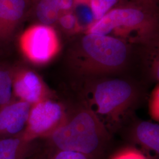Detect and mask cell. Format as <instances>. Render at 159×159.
<instances>
[{"instance_id":"cell-1","label":"cell","mask_w":159,"mask_h":159,"mask_svg":"<svg viewBox=\"0 0 159 159\" xmlns=\"http://www.w3.org/2000/svg\"><path fill=\"white\" fill-rule=\"evenodd\" d=\"M50 136L58 150L79 152L88 158L100 152L103 142L98 121L87 111H82L67 123L61 124Z\"/></svg>"},{"instance_id":"cell-2","label":"cell","mask_w":159,"mask_h":159,"mask_svg":"<svg viewBox=\"0 0 159 159\" xmlns=\"http://www.w3.org/2000/svg\"><path fill=\"white\" fill-rule=\"evenodd\" d=\"M63 107L58 102L44 100L31 106L27 125L22 136L29 142L35 137L50 134L61 125Z\"/></svg>"},{"instance_id":"cell-3","label":"cell","mask_w":159,"mask_h":159,"mask_svg":"<svg viewBox=\"0 0 159 159\" xmlns=\"http://www.w3.org/2000/svg\"><path fill=\"white\" fill-rule=\"evenodd\" d=\"M82 44L89 56L104 66L118 67L127 57L125 44L119 39L107 35L90 33L84 37Z\"/></svg>"},{"instance_id":"cell-4","label":"cell","mask_w":159,"mask_h":159,"mask_svg":"<svg viewBox=\"0 0 159 159\" xmlns=\"http://www.w3.org/2000/svg\"><path fill=\"white\" fill-rule=\"evenodd\" d=\"M132 95L133 89L127 82L122 80H110L97 85L93 99L97 113L110 116L124 107Z\"/></svg>"},{"instance_id":"cell-5","label":"cell","mask_w":159,"mask_h":159,"mask_svg":"<svg viewBox=\"0 0 159 159\" xmlns=\"http://www.w3.org/2000/svg\"><path fill=\"white\" fill-rule=\"evenodd\" d=\"M21 45L25 55L36 63L48 61L58 48L56 34L47 25H37L28 30L21 38Z\"/></svg>"},{"instance_id":"cell-6","label":"cell","mask_w":159,"mask_h":159,"mask_svg":"<svg viewBox=\"0 0 159 159\" xmlns=\"http://www.w3.org/2000/svg\"><path fill=\"white\" fill-rule=\"evenodd\" d=\"M31 105L23 101L11 102L0 110V134L14 136L25 130Z\"/></svg>"},{"instance_id":"cell-7","label":"cell","mask_w":159,"mask_h":159,"mask_svg":"<svg viewBox=\"0 0 159 159\" xmlns=\"http://www.w3.org/2000/svg\"><path fill=\"white\" fill-rule=\"evenodd\" d=\"M12 92L20 101L31 106L46 100V87L40 77L31 71H22L12 78Z\"/></svg>"},{"instance_id":"cell-8","label":"cell","mask_w":159,"mask_h":159,"mask_svg":"<svg viewBox=\"0 0 159 159\" xmlns=\"http://www.w3.org/2000/svg\"><path fill=\"white\" fill-rule=\"evenodd\" d=\"M144 14L136 9H117L105 14L90 29L92 34L106 35L114 29L121 27H133L142 22Z\"/></svg>"},{"instance_id":"cell-9","label":"cell","mask_w":159,"mask_h":159,"mask_svg":"<svg viewBox=\"0 0 159 159\" xmlns=\"http://www.w3.org/2000/svg\"><path fill=\"white\" fill-rule=\"evenodd\" d=\"M73 5V0H41L37 8V15L41 23L48 25L57 21L59 12L67 10Z\"/></svg>"},{"instance_id":"cell-10","label":"cell","mask_w":159,"mask_h":159,"mask_svg":"<svg viewBox=\"0 0 159 159\" xmlns=\"http://www.w3.org/2000/svg\"><path fill=\"white\" fill-rule=\"evenodd\" d=\"M138 141L148 150L159 153V125L150 121H143L136 129Z\"/></svg>"},{"instance_id":"cell-11","label":"cell","mask_w":159,"mask_h":159,"mask_svg":"<svg viewBox=\"0 0 159 159\" xmlns=\"http://www.w3.org/2000/svg\"><path fill=\"white\" fill-rule=\"evenodd\" d=\"M27 143L22 137L0 139V159H23Z\"/></svg>"},{"instance_id":"cell-12","label":"cell","mask_w":159,"mask_h":159,"mask_svg":"<svg viewBox=\"0 0 159 159\" xmlns=\"http://www.w3.org/2000/svg\"><path fill=\"white\" fill-rule=\"evenodd\" d=\"M25 6L24 0H0V19L17 21L22 17Z\"/></svg>"},{"instance_id":"cell-13","label":"cell","mask_w":159,"mask_h":159,"mask_svg":"<svg viewBox=\"0 0 159 159\" xmlns=\"http://www.w3.org/2000/svg\"><path fill=\"white\" fill-rule=\"evenodd\" d=\"M12 77L8 71L0 70V106L2 107L11 102Z\"/></svg>"},{"instance_id":"cell-14","label":"cell","mask_w":159,"mask_h":159,"mask_svg":"<svg viewBox=\"0 0 159 159\" xmlns=\"http://www.w3.org/2000/svg\"><path fill=\"white\" fill-rule=\"evenodd\" d=\"M117 1V0H91L90 7L94 18L101 19Z\"/></svg>"},{"instance_id":"cell-15","label":"cell","mask_w":159,"mask_h":159,"mask_svg":"<svg viewBox=\"0 0 159 159\" xmlns=\"http://www.w3.org/2000/svg\"><path fill=\"white\" fill-rule=\"evenodd\" d=\"M76 14L80 21L83 25H89L92 23L94 16L91 7L85 4H79L76 7Z\"/></svg>"},{"instance_id":"cell-16","label":"cell","mask_w":159,"mask_h":159,"mask_svg":"<svg viewBox=\"0 0 159 159\" xmlns=\"http://www.w3.org/2000/svg\"><path fill=\"white\" fill-rule=\"evenodd\" d=\"M51 159H89L83 154L68 150H59Z\"/></svg>"},{"instance_id":"cell-17","label":"cell","mask_w":159,"mask_h":159,"mask_svg":"<svg viewBox=\"0 0 159 159\" xmlns=\"http://www.w3.org/2000/svg\"><path fill=\"white\" fill-rule=\"evenodd\" d=\"M112 159H148L142 154L134 150H126L114 156Z\"/></svg>"},{"instance_id":"cell-18","label":"cell","mask_w":159,"mask_h":159,"mask_svg":"<svg viewBox=\"0 0 159 159\" xmlns=\"http://www.w3.org/2000/svg\"><path fill=\"white\" fill-rule=\"evenodd\" d=\"M60 22L64 28L66 29H72L76 22V18L71 14H66L60 18Z\"/></svg>"},{"instance_id":"cell-19","label":"cell","mask_w":159,"mask_h":159,"mask_svg":"<svg viewBox=\"0 0 159 159\" xmlns=\"http://www.w3.org/2000/svg\"><path fill=\"white\" fill-rule=\"evenodd\" d=\"M154 101L153 104V110L154 113V114H156V116L157 115H157H158V113L157 112V111L159 110L158 109L159 108H157V104L158 105L159 104V94L157 93V94H156V96L155 97H154Z\"/></svg>"}]
</instances>
